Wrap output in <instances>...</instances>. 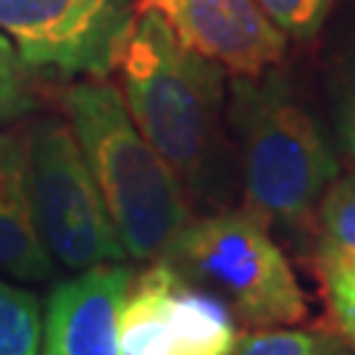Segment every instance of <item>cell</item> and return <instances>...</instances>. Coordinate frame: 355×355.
Returning a JSON list of instances; mask_svg holds the SVG:
<instances>
[{
  "mask_svg": "<svg viewBox=\"0 0 355 355\" xmlns=\"http://www.w3.org/2000/svg\"><path fill=\"white\" fill-rule=\"evenodd\" d=\"M64 108L127 255L161 258L192 218L179 177L145 140L116 87L71 85Z\"/></svg>",
  "mask_w": 355,
  "mask_h": 355,
  "instance_id": "cell-1",
  "label": "cell"
},
{
  "mask_svg": "<svg viewBox=\"0 0 355 355\" xmlns=\"http://www.w3.org/2000/svg\"><path fill=\"white\" fill-rule=\"evenodd\" d=\"M114 69L121 98L145 140L161 153L182 184L198 187L211 158L224 66L187 48L158 13H135Z\"/></svg>",
  "mask_w": 355,
  "mask_h": 355,
  "instance_id": "cell-2",
  "label": "cell"
},
{
  "mask_svg": "<svg viewBox=\"0 0 355 355\" xmlns=\"http://www.w3.org/2000/svg\"><path fill=\"white\" fill-rule=\"evenodd\" d=\"M232 121L240 137L245 211L266 224L303 229L340 177L316 119L279 74L234 76Z\"/></svg>",
  "mask_w": 355,
  "mask_h": 355,
  "instance_id": "cell-3",
  "label": "cell"
},
{
  "mask_svg": "<svg viewBox=\"0 0 355 355\" xmlns=\"http://www.w3.org/2000/svg\"><path fill=\"white\" fill-rule=\"evenodd\" d=\"M192 284L216 295L234 321L271 329L308 316L290 261L268 224L250 211L190 218L161 255Z\"/></svg>",
  "mask_w": 355,
  "mask_h": 355,
  "instance_id": "cell-4",
  "label": "cell"
},
{
  "mask_svg": "<svg viewBox=\"0 0 355 355\" xmlns=\"http://www.w3.org/2000/svg\"><path fill=\"white\" fill-rule=\"evenodd\" d=\"M26 150L35 224L53 261L82 271L129 258L74 129L42 119L26 132Z\"/></svg>",
  "mask_w": 355,
  "mask_h": 355,
  "instance_id": "cell-5",
  "label": "cell"
},
{
  "mask_svg": "<svg viewBox=\"0 0 355 355\" xmlns=\"http://www.w3.org/2000/svg\"><path fill=\"white\" fill-rule=\"evenodd\" d=\"M135 19V0H0V32L32 69L103 76Z\"/></svg>",
  "mask_w": 355,
  "mask_h": 355,
  "instance_id": "cell-6",
  "label": "cell"
},
{
  "mask_svg": "<svg viewBox=\"0 0 355 355\" xmlns=\"http://www.w3.org/2000/svg\"><path fill=\"white\" fill-rule=\"evenodd\" d=\"M234 316L164 258L132 279L121 316V355H232Z\"/></svg>",
  "mask_w": 355,
  "mask_h": 355,
  "instance_id": "cell-7",
  "label": "cell"
},
{
  "mask_svg": "<svg viewBox=\"0 0 355 355\" xmlns=\"http://www.w3.org/2000/svg\"><path fill=\"white\" fill-rule=\"evenodd\" d=\"M158 13L187 48L237 76L266 74L287 51V35L258 0H135V13Z\"/></svg>",
  "mask_w": 355,
  "mask_h": 355,
  "instance_id": "cell-8",
  "label": "cell"
},
{
  "mask_svg": "<svg viewBox=\"0 0 355 355\" xmlns=\"http://www.w3.org/2000/svg\"><path fill=\"white\" fill-rule=\"evenodd\" d=\"M132 279L129 266L98 263L55 284L42 316L40 355H121V316Z\"/></svg>",
  "mask_w": 355,
  "mask_h": 355,
  "instance_id": "cell-9",
  "label": "cell"
},
{
  "mask_svg": "<svg viewBox=\"0 0 355 355\" xmlns=\"http://www.w3.org/2000/svg\"><path fill=\"white\" fill-rule=\"evenodd\" d=\"M53 271L32 211L26 132L0 129V274L19 282H45Z\"/></svg>",
  "mask_w": 355,
  "mask_h": 355,
  "instance_id": "cell-10",
  "label": "cell"
},
{
  "mask_svg": "<svg viewBox=\"0 0 355 355\" xmlns=\"http://www.w3.org/2000/svg\"><path fill=\"white\" fill-rule=\"evenodd\" d=\"M316 268L355 271V174L337 177L316 208Z\"/></svg>",
  "mask_w": 355,
  "mask_h": 355,
  "instance_id": "cell-11",
  "label": "cell"
},
{
  "mask_svg": "<svg viewBox=\"0 0 355 355\" xmlns=\"http://www.w3.org/2000/svg\"><path fill=\"white\" fill-rule=\"evenodd\" d=\"M42 313L29 290L0 279V355H40Z\"/></svg>",
  "mask_w": 355,
  "mask_h": 355,
  "instance_id": "cell-12",
  "label": "cell"
},
{
  "mask_svg": "<svg viewBox=\"0 0 355 355\" xmlns=\"http://www.w3.org/2000/svg\"><path fill=\"white\" fill-rule=\"evenodd\" d=\"M232 355H353L340 334L327 329H261L245 334Z\"/></svg>",
  "mask_w": 355,
  "mask_h": 355,
  "instance_id": "cell-13",
  "label": "cell"
},
{
  "mask_svg": "<svg viewBox=\"0 0 355 355\" xmlns=\"http://www.w3.org/2000/svg\"><path fill=\"white\" fill-rule=\"evenodd\" d=\"M32 92L26 79V64L13 42L0 32V124L13 121L32 111Z\"/></svg>",
  "mask_w": 355,
  "mask_h": 355,
  "instance_id": "cell-14",
  "label": "cell"
},
{
  "mask_svg": "<svg viewBox=\"0 0 355 355\" xmlns=\"http://www.w3.org/2000/svg\"><path fill=\"white\" fill-rule=\"evenodd\" d=\"M268 19L290 37H311L324 24L334 0H258Z\"/></svg>",
  "mask_w": 355,
  "mask_h": 355,
  "instance_id": "cell-15",
  "label": "cell"
},
{
  "mask_svg": "<svg viewBox=\"0 0 355 355\" xmlns=\"http://www.w3.org/2000/svg\"><path fill=\"white\" fill-rule=\"evenodd\" d=\"M327 297H329L331 318L345 340L355 345V271H327L318 274Z\"/></svg>",
  "mask_w": 355,
  "mask_h": 355,
  "instance_id": "cell-16",
  "label": "cell"
},
{
  "mask_svg": "<svg viewBox=\"0 0 355 355\" xmlns=\"http://www.w3.org/2000/svg\"><path fill=\"white\" fill-rule=\"evenodd\" d=\"M337 132L345 150L355 161V69L345 76L337 89Z\"/></svg>",
  "mask_w": 355,
  "mask_h": 355,
  "instance_id": "cell-17",
  "label": "cell"
}]
</instances>
